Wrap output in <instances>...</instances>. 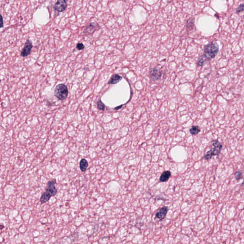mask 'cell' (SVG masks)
I'll list each match as a JSON object with an SVG mask.
<instances>
[{"mask_svg":"<svg viewBox=\"0 0 244 244\" xmlns=\"http://www.w3.org/2000/svg\"><path fill=\"white\" fill-rule=\"evenodd\" d=\"M168 208L166 207H163L162 208L160 209L159 211L157 212L156 214V218L159 219L160 220H163V219L165 218L167 215V212H168Z\"/></svg>","mask_w":244,"mask_h":244,"instance_id":"9c48e42d","label":"cell"},{"mask_svg":"<svg viewBox=\"0 0 244 244\" xmlns=\"http://www.w3.org/2000/svg\"><path fill=\"white\" fill-rule=\"evenodd\" d=\"M244 10V4H241L239 5L238 7V8H236V13H239V12H242Z\"/></svg>","mask_w":244,"mask_h":244,"instance_id":"e0dca14e","label":"cell"},{"mask_svg":"<svg viewBox=\"0 0 244 244\" xmlns=\"http://www.w3.org/2000/svg\"><path fill=\"white\" fill-rule=\"evenodd\" d=\"M194 18H190L188 19L187 23V29L189 31L192 30L194 27Z\"/></svg>","mask_w":244,"mask_h":244,"instance_id":"5bb4252c","label":"cell"},{"mask_svg":"<svg viewBox=\"0 0 244 244\" xmlns=\"http://www.w3.org/2000/svg\"><path fill=\"white\" fill-rule=\"evenodd\" d=\"M122 106H123V105H120V106H117V107H115V110L119 109L121 108Z\"/></svg>","mask_w":244,"mask_h":244,"instance_id":"d6986e66","label":"cell"},{"mask_svg":"<svg viewBox=\"0 0 244 244\" xmlns=\"http://www.w3.org/2000/svg\"><path fill=\"white\" fill-rule=\"evenodd\" d=\"M88 166V163L85 158H83L80 160L79 163V167L81 171L83 172L86 171Z\"/></svg>","mask_w":244,"mask_h":244,"instance_id":"8fae6325","label":"cell"},{"mask_svg":"<svg viewBox=\"0 0 244 244\" xmlns=\"http://www.w3.org/2000/svg\"><path fill=\"white\" fill-rule=\"evenodd\" d=\"M200 131L201 129L199 126L198 125H194L190 128V133L192 135L196 136L200 132Z\"/></svg>","mask_w":244,"mask_h":244,"instance_id":"4fadbf2b","label":"cell"},{"mask_svg":"<svg viewBox=\"0 0 244 244\" xmlns=\"http://www.w3.org/2000/svg\"><path fill=\"white\" fill-rule=\"evenodd\" d=\"M212 148L210 150L207 152L204 156L205 160H209L212 158L213 156H218L221 152L222 148V145L218 140H214L211 142Z\"/></svg>","mask_w":244,"mask_h":244,"instance_id":"3957f363","label":"cell"},{"mask_svg":"<svg viewBox=\"0 0 244 244\" xmlns=\"http://www.w3.org/2000/svg\"><path fill=\"white\" fill-rule=\"evenodd\" d=\"M100 28L98 23L95 22H91L84 30V34L88 35H92L95 31L99 30Z\"/></svg>","mask_w":244,"mask_h":244,"instance_id":"8992f818","label":"cell"},{"mask_svg":"<svg viewBox=\"0 0 244 244\" xmlns=\"http://www.w3.org/2000/svg\"><path fill=\"white\" fill-rule=\"evenodd\" d=\"M122 79V77L119 74H115L112 76L109 81H108V84H115L119 83Z\"/></svg>","mask_w":244,"mask_h":244,"instance_id":"30bf717a","label":"cell"},{"mask_svg":"<svg viewBox=\"0 0 244 244\" xmlns=\"http://www.w3.org/2000/svg\"><path fill=\"white\" fill-rule=\"evenodd\" d=\"M76 48L78 50H82L84 49V45L82 43H78L76 45Z\"/></svg>","mask_w":244,"mask_h":244,"instance_id":"ac0fdd59","label":"cell"},{"mask_svg":"<svg viewBox=\"0 0 244 244\" xmlns=\"http://www.w3.org/2000/svg\"><path fill=\"white\" fill-rule=\"evenodd\" d=\"M67 6V0H57L53 6V9L58 12H63Z\"/></svg>","mask_w":244,"mask_h":244,"instance_id":"5b68a950","label":"cell"},{"mask_svg":"<svg viewBox=\"0 0 244 244\" xmlns=\"http://www.w3.org/2000/svg\"><path fill=\"white\" fill-rule=\"evenodd\" d=\"M97 108L98 109L100 110L104 111L105 109V105H104V103L101 101V100H98V101L97 103Z\"/></svg>","mask_w":244,"mask_h":244,"instance_id":"2e32d148","label":"cell"},{"mask_svg":"<svg viewBox=\"0 0 244 244\" xmlns=\"http://www.w3.org/2000/svg\"><path fill=\"white\" fill-rule=\"evenodd\" d=\"M32 43L30 40H27L24 44V47L22 48L21 53V56L23 57H27L31 53V50L32 49Z\"/></svg>","mask_w":244,"mask_h":244,"instance_id":"52a82bcc","label":"cell"},{"mask_svg":"<svg viewBox=\"0 0 244 244\" xmlns=\"http://www.w3.org/2000/svg\"><path fill=\"white\" fill-rule=\"evenodd\" d=\"M56 183L57 180L55 179L49 180L48 182L45 192L42 194L40 197V201L41 204H43L46 203L52 197H54L57 194V189L55 187Z\"/></svg>","mask_w":244,"mask_h":244,"instance_id":"7a4b0ae2","label":"cell"},{"mask_svg":"<svg viewBox=\"0 0 244 244\" xmlns=\"http://www.w3.org/2000/svg\"><path fill=\"white\" fill-rule=\"evenodd\" d=\"M162 75V72L159 69L154 68L150 71V76L151 79L153 81H157L161 78Z\"/></svg>","mask_w":244,"mask_h":244,"instance_id":"ba28073f","label":"cell"},{"mask_svg":"<svg viewBox=\"0 0 244 244\" xmlns=\"http://www.w3.org/2000/svg\"><path fill=\"white\" fill-rule=\"evenodd\" d=\"M54 94L59 100H64L67 99L68 95L67 87L63 84H58L55 88Z\"/></svg>","mask_w":244,"mask_h":244,"instance_id":"277c9868","label":"cell"},{"mask_svg":"<svg viewBox=\"0 0 244 244\" xmlns=\"http://www.w3.org/2000/svg\"><path fill=\"white\" fill-rule=\"evenodd\" d=\"M219 51V46L217 42H213L205 45L204 49V53L198 58L197 65L202 67L204 63L214 58Z\"/></svg>","mask_w":244,"mask_h":244,"instance_id":"6da1fadb","label":"cell"},{"mask_svg":"<svg viewBox=\"0 0 244 244\" xmlns=\"http://www.w3.org/2000/svg\"><path fill=\"white\" fill-rule=\"evenodd\" d=\"M171 176V173L170 171H166L163 172L160 177V181L162 182H165L168 181L169 178Z\"/></svg>","mask_w":244,"mask_h":244,"instance_id":"7c38bea8","label":"cell"},{"mask_svg":"<svg viewBox=\"0 0 244 244\" xmlns=\"http://www.w3.org/2000/svg\"><path fill=\"white\" fill-rule=\"evenodd\" d=\"M1 28H2V27L3 26V18H2V15H1Z\"/></svg>","mask_w":244,"mask_h":244,"instance_id":"ffe728a7","label":"cell"},{"mask_svg":"<svg viewBox=\"0 0 244 244\" xmlns=\"http://www.w3.org/2000/svg\"><path fill=\"white\" fill-rule=\"evenodd\" d=\"M235 178L236 180H239L243 178V173L240 171H236L234 174Z\"/></svg>","mask_w":244,"mask_h":244,"instance_id":"9a60e30c","label":"cell"}]
</instances>
